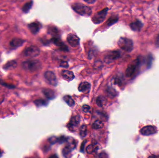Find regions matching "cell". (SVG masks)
Instances as JSON below:
<instances>
[{
  "label": "cell",
  "instance_id": "1",
  "mask_svg": "<svg viewBox=\"0 0 159 158\" xmlns=\"http://www.w3.org/2000/svg\"><path fill=\"white\" fill-rule=\"evenodd\" d=\"M22 66L26 71L36 72L41 69L42 64L38 60H28L22 63Z\"/></svg>",
  "mask_w": 159,
  "mask_h": 158
},
{
  "label": "cell",
  "instance_id": "2",
  "mask_svg": "<svg viewBox=\"0 0 159 158\" xmlns=\"http://www.w3.org/2000/svg\"><path fill=\"white\" fill-rule=\"evenodd\" d=\"M72 8L76 13L84 17H89L92 14L91 9L82 3H74L72 5Z\"/></svg>",
  "mask_w": 159,
  "mask_h": 158
},
{
  "label": "cell",
  "instance_id": "3",
  "mask_svg": "<svg viewBox=\"0 0 159 158\" xmlns=\"http://www.w3.org/2000/svg\"><path fill=\"white\" fill-rule=\"evenodd\" d=\"M141 61L139 58L135 59L132 63L128 65L126 69V76L128 77H131L135 75L139 70L140 67Z\"/></svg>",
  "mask_w": 159,
  "mask_h": 158
},
{
  "label": "cell",
  "instance_id": "4",
  "mask_svg": "<svg viewBox=\"0 0 159 158\" xmlns=\"http://www.w3.org/2000/svg\"><path fill=\"white\" fill-rule=\"evenodd\" d=\"M118 45L122 49L127 52L133 50L134 44L133 41L126 37H121L118 41Z\"/></svg>",
  "mask_w": 159,
  "mask_h": 158
},
{
  "label": "cell",
  "instance_id": "5",
  "mask_svg": "<svg viewBox=\"0 0 159 158\" xmlns=\"http://www.w3.org/2000/svg\"><path fill=\"white\" fill-rule=\"evenodd\" d=\"M109 8H106L100 11L95 14L92 18V20L94 23L98 24L101 23L105 19Z\"/></svg>",
  "mask_w": 159,
  "mask_h": 158
},
{
  "label": "cell",
  "instance_id": "6",
  "mask_svg": "<svg viewBox=\"0 0 159 158\" xmlns=\"http://www.w3.org/2000/svg\"><path fill=\"white\" fill-rule=\"evenodd\" d=\"M24 54L25 56L30 58H35L37 57L40 53V50L38 47L31 46L27 47L24 51Z\"/></svg>",
  "mask_w": 159,
  "mask_h": 158
},
{
  "label": "cell",
  "instance_id": "7",
  "mask_svg": "<svg viewBox=\"0 0 159 158\" xmlns=\"http://www.w3.org/2000/svg\"><path fill=\"white\" fill-rule=\"evenodd\" d=\"M44 77L51 85L56 86L57 84L56 77L54 72L51 71H46L44 74Z\"/></svg>",
  "mask_w": 159,
  "mask_h": 158
},
{
  "label": "cell",
  "instance_id": "8",
  "mask_svg": "<svg viewBox=\"0 0 159 158\" xmlns=\"http://www.w3.org/2000/svg\"><path fill=\"white\" fill-rule=\"evenodd\" d=\"M121 54L120 52L118 51H113L110 52L105 57V61L107 63H110L115 60L120 58Z\"/></svg>",
  "mask_w": 159,
  "mask_h": 158
},
{
  "label": "cell",
  "instance_id": "9",
  "mask_svg": "<svg viewBox=\"0 0 159 158\" xmlns=\"http://www.w3.org/2000/svg\"><path fill=\"white\" fill-rule=\"evenodd\" d=\"M51 41L57 47H58L60 50L64 52H68V47L65 45V44L61 39L58 37H53L51 39Z\"/></svg>",
  "mask_w": 159,
  "mask_h": 158
},
{
  "label": "cell",
  "instance_id": "10",
  "mask_svg": "<svg viewBox=\"0 0 159 158\" xmlns=\"http://www.w3.org/2000/svg\"><path fill=\"white\" fill-rule=\"evenodd\" d=\"M67 41L69 45L73 47H78L80 44V39L76 35L70 34L67 37Z\"/></svg>",
  "mask_w": 159,
  "mask_h": 158
},
{
  "label": "cell",
  "instance_id": "11",
  "mask_svg": "<svg viewBox=\"0 0 159 158\" xmlns=\"http://www.w3.org/2000/svg\"><path fill=\"white\" fill-rule=\"evenodd\" d=\"M156 128L152 126H147L141 130V133L143 135L148 136L154 135L156 133Z\"/></svg>",
  "mask_w": 159,
  "mask_h": 158
},
{
  "label": "cell",
  "instance_id": "12",
  "mask_svg": "<svg viewBox=\"0 0 159 158\" xmlns=\"http://www.w3.org/2000/svg\"><path fill=\"white\" fill-rule=\"evenodd\" d=\"M42 25L38 22H33L28 24V29L33 35L37 34L40 30L42 28Z\"/></svg>",
  "mask_w": 159,
  "mask_h": 158
},
{
  "label": "cell",
  "instance_id": "13",
  "mask_svg": "<svg viewBox=\"0 0 159 158\" xmlns=\"http://www.w3.org/2000/svg\"><path fill=\"white\" fill-rule=\"evenodd\" d=\"M80 122V117L79 116H75L71 118L70 122L68 124V128L69 129L73 130L78 126L79 123Z\"/></svg>",
  "mask_w": 159,
  "mask_h": 158
},
{
  "label": "cell",
  "instance_id": "14",
  "mask_svg": "<svg viewBox=\"0 0 159 158\" xmlns=\"http://www.w3.org/2000/svg\"><path fill=\"white\" fill-rule=\"evenodd\" d=\"M25 42V40L19 38H14L10 41V46L12 48H17L22 46Z\"/></svg>",
  "mask_w": 159,
  "mask_h": 158
},
{
  "label": "cell",
  "instance_id": "15",
  "mask_svg": "<svg viewBox=\"0 0 159 158\" xmlns=\"http://www.w3.org/2000/svg\"><path fill=\"white\" fill-rule=\"evenodd\" d=\"M63 78L67 81H70L75 78V75L72 71L68 70H63L61 72Z\"/></svg>",
  "mask_w": 159,
  "mask_h": 158
},
{
  "label": "cell",
  "instance_id": "16",
  "mask_svg": "<svg viewBox=\"0 0 159 158\" xmlns=\"http://www.w3.org/2000/svg\"><path fill=\"white\" fill-rule=\"evenodd\" d=\"M143 26V24L140 20H136L130 24V27L134 31H140Z\"/></svg>",
  "mask_w": 159,
  "mask_h": 158
},
{
  "label": "cell",
  "instance_id": "17",
  "mask_svg": "<svg viewBox=\"0 0 159 158\" xmlns=\"http://www.w3.org/2000/svg\"><path fill=\"white\" fill-rule=\"evenodd\" d=\"M17 66V63L14 60L8 61L3 66V68L5 70H12L15 69Z\"/></svg>",
  "mask_w": 159,
  "mask_h": 158
},
{
  "label": "cell",
  "instance_id": "18",
  "mask_svg": "<svg viewBox=\"0 0 159 158\" xmlns=\"http://www.w3.org/2000/svg\"><path fill=\"white\" fill-rule=\"evenodd\" d=\"M91 85L87 82L81 83L78 87V90L81 92H88L90 90Z\"/></svg>",
  "mask_w": 159,
  "mask_h": 158
},
{
  "label": "cell",
  "instance_id": "19",
  "mask_svg": "<svg viewBox=\"0 0 159 158\" xmlns=\"http://www.w3.org/2000/svg\"><path fill=\"white\" fill-rule=\"evenodd\" d=\"M43 92L46 97L49 99H52L56 96L55 92L52 90L49 89H44L43 90Z\"/></svg>",
  "mask_w": 159,
  "mask_h": 158
},
{
  "label": "cell",
  "instance_id": "20",
  "mask_svg": "<svg viewBox=\"0 0 159 158\" xmlns=\"http://www.w3.org/2000/svg\"><path fill=\"white\" fill-rule=\"evenodd\" d=\"M107 102V101L106 99L103 96H98L96 101V105L100 107L105 106L106 105Z\"/></svg>",
  "mask_w": 159,
  "mask_h": 158
},
{
  "label": "cell",
  "instance_id": "21",
  "mask_svg": "<svg viewBox=\"0 0 159 158\" xmlns=\"http://www.w3.org/2000/svg\"><path fill=\"white\" fill-rule=\"evenodd\" d=\"M66 142H67V147H69L71 149H74L76 146L75 140L72 137H68L66 138Z\"/></svg>",
  "mask_w": 159,
  "mask_h": 158
},
{
  "label": "cell",
  "instance_id": "22",
  "mask_svg": "<svg viewBox=\"0 0 159 158\" xmlns=\"http://www.w3.org/2000/svg\"><path fill=\"white\" fill-rule=\"evenodd\" d=\"M72 150V149L69 148V147H67V146L64 147L62 149V153L63 156L66 158H70V157L72 156V154H71Z\"/></svg>",
  "mask_w": 159,
  "mask_h": 158
},
{
  "label": "cell",
  "instance_id": "23",
  "mask_svg": "<svg viewBox=\"0 0 159 158\" xmlns=\"http://www.w3.org/2000/svg\"><path fill=\"white\" fill-rule=\"evenodd\" d=\"M63 99L64 101L67 103V105H68L70 107L74 106L75 102L74 100L70 96H65L63 97Z\"/></svg>",
  "mask_w": 159,
  "mask_h": 158
},
{
  "label": "cell",
  "instance_id": "24",
  "mask_svg": "<svg viewBox=\"0 0 159 158\" xmlns=\"http://www.w3.org/2000/svg\"><path fill=\"white\" fill-rule=\"evenodd\" d=\"M33 4V2L30 1V2H27L22 7V10L25 13H27L30 11L31 8L32 7Z\"/></svg>",
  "mask_w": 159,
  "mask_h": 158
},
{
  "label": "cell",
  "instance_id": "25",
  "mask_svg": "<svg viewBox=\"0 0 159 158\" xmlns=\"http://www.w3.org/2000/svg\"><path fill=\"white\" fill-rule=\"evenodd\" d=\"M107 94L109 97L111 98H114L117 95V92L115 89H113L112 87H109L107 89Z\"/></svg>",
  "mask_w": 159,
  "mask_h": 158
},
{
  "label": "cell",
  "instance_id": "26",
  "mask_svg": "<svg viewBox=\"0 0 159 158\" xmlns=\"http://www.w3.org/2000/svg\"><path fill=\"white\" fill-rule=\"evenodd\" d=\"M118 20V17L116 15H112L109 19V20L107 21L108 26H111L114 24L116 23Z\"/></svg>",
  "mask_w": 159,
  "mask_h": 158
},
{
  "label": "cell",
  "instance_id": "27",
  "mask_svg": "<svg viewBox=\"0 0 159 158\" xmlns=\"http://www.w3.org/2000/svg\"><path fill=\"white\" fill-rule=\"evenodd\" d=\"M48 33L51 35L56 36L59 34L58 29L55 26H49L48 29Z\"/></svg>",
  "mask_w": 159,
  "mask_h": 158
},
{
  "label": "cell",
  "instance_id": "28",
  "mask_svg": "<svg viewBox=\"0 0 159 158\" xmlns=\"http://www.w3.org/2000/svg\"><path fill=\"white\" fill-rule=\"evenodd\" d=\"M103 123L100 120H96L92 125L93 129H101L103 127Z\"/></svg>",
  "mask_w": 159,
  "mask_h": 158
},
{
  "label": "cell",
  "instance_id": "29",
  "mask_svg": "<svg viewBox=\"0 0 159 158\" xmlns=\"http://www.w3.org/2000/svg\"><path fill=\"white\" fill-rule=\"evenodd\" d=\"M87 134V128L86 125H83L81 127L80 129V135L81 137H84Z\"/></svg>",
  "mask_w": 159,
  "mask_h": 158
},
{
  "label": "cell",
  "instance_id": "30",
  "mask_svg": "<svg viewBox=\"0 0 159 158\" xmlns=\"http://www.w3.org/2000/svg\"><path fill=\"white\" fill-rule=\"evenodd\" d=\"M0 84L4 86V87L7 88L9 89H13L15 88V86L13 84H9L6 83L3 81V80H0Z\"/></svg>",
  "mask_w": 159,
  "mask_h": 158
},
{
  "label": "cell",
  "instance_id": "31",
  "mask_svg": "<svg viewBox=\"0 0 159 158\" xmlns=\"http://www.w3.org/2000/svg\"><path fill=\"white\" fill-rule=\"evenodd\" d=\"M34 103L36 105L38 106H45L47 105V102L44 100L42 99H39L36 100L34 101Z\"/></svg>",
  "mask_w": 159,
  "mask_h": 158
},
{
  "label": "cell",
  "instance_id": "32",
  "mask_svg": "<svg viewBox=\"0 0 159 158\" xmlns=\"http://www.w3.org/2000/svg\"><path fill=\"white\" fill-rule=\"evenodd\" d=\"M96 150L94 146L93 145H88L86 148V151L88 154H92Z\"/></svg>",
  "mask_w": 159,
  "mask_h": 158
},
{
  "label": "cell",
  "instance_id": "33",
  "mask_svg": "<svg viewBox=\"0 0 159 158\" xmlns=\"http://www.w3.org/2000/svg\"><path fill=\"white\" fill-rule=\"evenodd\" d=\"M49 141L51 144H54L59 142V138L56 136H52L49 139Z\"/></svg>",
  "mask_w": 159,
  "mask_h": 158
},
{
  "label": "cell",
  "instance_id": "34",
  "mask_svg": "<svg viewBox=\"0 0 159 158\" xmlns=\"http://www.w3.org/2000/svg\"><path fill=\"white\" fill-rule=\"evenodd\" d=\"M113 82L114 84L119 85V86H121L122 84V80L120 77H118L113 78Z\"/></svg>",
  "mask_w": 159,
  "mask_h": 158
},
{
  "label": "cell",
  "instance_id": "35",
  "mask_svg": "<svg viewBox=\"0 0 159 158\" xmlns=\"http://www.w3.org/2000/svg\"><path fill=\"white\" fill-rule=\"evenodd\" d=\"M90 107L87 105H84L82 107V111L84 112L88 113L90 111Z\"/></svg>",
  "mask_w": 159,
  "mask_h": 158
},
{
  "label": "cell",
  "instance_id": "36",
  "mask_svg": "<svg viewBox=\"0 0 159 158\" xmlns=\"http://www.w3.org/2000/svg\"><path fill=\"white\" fill-rule=\"evenodd\" d=\"M69 66V65L68 64V62L65 61H62L60 64V66L63 67V68H68Z\"/></svg>",
  "mask_w": 159,
  "mask_h": 158
},
{
  "label": "cell",
  "instance_id": "37",
  "mask_svg": "<svg viewBox=\"0 0 159 158\" xmlns=\"http://www.w3.org/2000/svg\"><path fill=\"white\" fill-rule=\"evenodd\" d=\"M97 158H106V154L104 153H100Z\"/></svg>",
  "mask_w": 159,
  "mask_h": 158
},
{
  "label": "cell",
  "instance_id": "38",
  "mask_svg": "<svg viewBox=\"0 0 159 158\" xmlns=\"http://www.w3.org/2000/svg\"><path fill=\"white\" fill-rule=\"evenodd\" d=\"M87 141H84L83 142H82V144H81V152H83L84 151V146H85L86 142Z\"/></svg>",
  "mask_w": 159,
  "mask_h": 158
},
{
  "label": "cell",
  "instance_id": "39",
  "mask_svg": "<svg viewBox=\"0 0 159 158\" xmlns=\"http://www.w3.org/2000/svg\"><path fill=\"white\" fill-rule=\"evenodd\" d=\"M155 44H156V46L158 47H159V35H158L157 38H156V43H155Z\"/></svg>",
  "mask_w": 159,
  "mask_h": 158
},
{
  "label": "cell",
  "instance_id": "40",
  "mask_svg": "<svg viewBox=\"0 0 159 158\" xmlns=\"http://www.w3.org/2000/svg\"><path fill=\"white\" fill-rule=\"evenodd\" d=\"M85 2L88 3H93L95 2V1H93V0H90V1H84Z\"/></svg>",
  "mask_w": 159,
  "mask_h": 158
},
{
  "label": "cell",
  "instance_id": "41",
  "mask_svg": "<svg viewBox=\"0 0 159 158\" xmlns=\"http://www.w3.org/2000/svg\"><path fill=\"white\" fill-rule=\"evenodd\" d=\"M49 158H58V157H57L56 155H55V154H54V155H51V156H50V157H49Z\"/></svg>",
  "mask_w": 159,
  "mask_h": 158
},
{
  "label": "cell",
  "instance_id": "42",
  "mask_svg": "<svg viewBox=\"0 0 159 158\" xmlns=\"http://www.w3.org/2000/svg\"><path fill=\"white\" fill-rule=\"evenodd\" d=\"M148 158H159V157L157 156H155V155H151Z\"/></svg>",
  "mask_w": 159,
  "mask_h": 158
},
{
  "label": "cell",
  "instance_id": "43",
  "mask_svg": "<svg viewBox=\"0 0 159 158\" xmlns=\"http://www.w3.org/2000/svg\"><path fill=\"white\" fill-rule=\"evenodd\" d=\"M158 12H159V6H158Z\"/></svg>",
  "mask_w": 159,
  "mask_h": 158
},
{
  "label": "cell",
  "instance_id": "44",
  "mask_svg": "<svg viewBox=\"0 0 159 158\" xmlns=\"http://www.w3.org/2000/svg\"><path fill=\"white\" fill-rule=\"evenodd\" d=\"M1 149H0V154H1Z\"/></svg>",
  "mask_w": 159,
  "mask_h": 158
}]
</instances>
